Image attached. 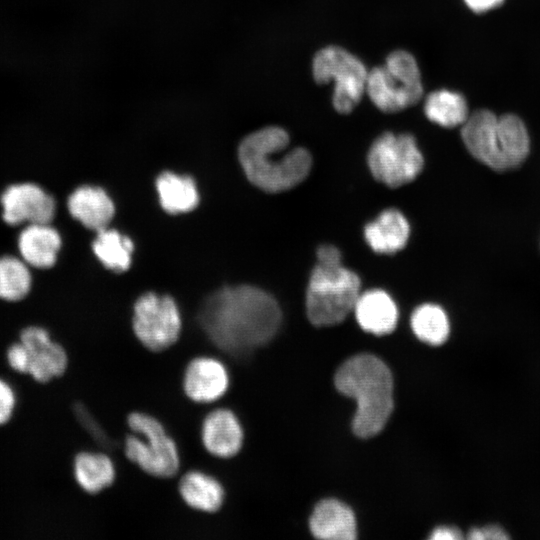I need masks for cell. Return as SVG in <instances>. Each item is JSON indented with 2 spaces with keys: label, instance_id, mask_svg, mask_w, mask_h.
Masks as SVG:
<instances>
[{
  "label": "cell",
  "instance_id": "obj_17",
  "mask_svg": "<svg viewBox=\"0 0 540 540\" xmlns=\"http://www.w3.org/2000/svg\"><path fill=\"white\" fill-rule=\"evenodd\" d=\"M353 311L363 330L379 336L391 333L398 320L395 302L388 293L380 289L360 294Z\"/></svg>",
  "mask_w": 540,
  "mask_h": 540
},
{
  "label": "cell",
  "instance_id": "obj_3",
  "mask_svg": "<svg viewBox=\"0 0 540 540\" xmlns=\"http://www.w3.org/2000/svg\"><path fill=\"white\" fill-rule=\"evenodd\" d=\"M334 381L339 392L356 401L353 432L361 438L379 433L394 405L393 378L387 365L374 355L358 354L340 366Z\"/></svg>",
  "mask_w": 540,
  "mask_h": 540
},
{
  "label": "cell",
  "instance_id": "obj_32",
  "mask_svg": "<svg viewBox=\"0 0 540 540\" xmlns=\"http://www.w3.org/2000/svg\"><path fill=\"white\" fill-rule=\"evenodd\" d=\"M459 538H461V533L453 527H439L430 536V539L433 540H455Z\"/></svg>",
  "mask_w": 540,
  "mask_h": 540
},
{
  "label": "cell",
  "instance_id": "obj_8",
  "mask_svg": "<svg viewBox=\"0 0 540 540\" xmlns=\"http://www.w3.org/2000/svg\"><path fill=\"white\" fill-rule=\"evenodd\" d=\"M367 163L377 181L397 188L421 173L424 158L413 135L385 132L370 146Z\"/></svg>",
  "mask_w": 540,
  "mask_h": 540
},
{
  "label": "cell",
  "instance_id": "obj_10",
  "mask_svg": "<svg viewBox=\"0 0 540 540\" xmlns=\"http://www.w3.org/2000/svg\"><path fill=\"white\" fill-rule=\"evenodd\" d=\"M2 218L11 226L50 223L56 212L52 195L32 182L9 185L0 196Z\"/></svg>",
  "mask_w": 540,
  "mask_h": 540
},
{
  "label": "cell",
  "instance_id": "obj_13",
  "mask_svg": "<svg viewBox=\"0 0 540 540\" xmlns=\"http://www.w3.org/2000/svg\"><path fill=\"white\" fill-rule=\"evenodd\" d=\"M229 374L216 358L201 356L187 365L183 377L186 396L197 403H212L228 390Z\"/></svg>",
  "mask_w": 540,
  "mask_h": 540
},
{
  "label": "cell",
  "instance_id": "obj_30",
  "mask_svg": "<svg viewBox=\"0 0 540 540\" xmlns=\"http://www.w3.org/2000/svg\"><path fill=\"white\" fill-rule=\"evenodd\" d=\"M468 538L474 539V540H481V539H506L508 538L505 531L495 525L486 526L483 528H474L470 530L468 534Z\"/></svg>",
  "mask_w": 540,
  "mask_h": 540
},
{
  "label": "cell",
  "instance_id": "obj_5",
  "mask_svg": "<svg viewBox=\"0 0 540 540\" xmlns=\"http://www.w3.org/2000/svg\"><path fill=\"white\" fill-rule=\"evenodd\" d=\"M317 259L306 291L307 317L317 327L336 325L354 310L360 278L343 266L341 252L333 245H321Z\"/></svg>",
  "mask_w": 540,
  "mask_h": 540
},
{
  "label": "cell",
  "instance_id": "obj_29",
  "mask_svg": "<svg viewBox=\"0 0 540 540\" xmlns=\"http://www.w3.org/2000/svg\"><path fill=\"white\" fill-rule=\"evenodd\" d=\"M15 406L13 389L0 379V425L10 420Z\"/></svg>",
  "mask_w": 540,
  "mask_h": 540
},
{
  "label": "cell",
  "instance_id": "obj_1",
  "mask_svg": "<svg viewBox=\"0 0 540 540\" xmlns=\"http://www.w3.org/2000/svg\"><path fill=\"white\" fill-rule=\"evenodd\" d=\"M281 318L274 297L250 285L216 291L199 312L200 325L211 342L234 358H244L269 342L277 333Z\"/></svg>",
  "mask_w": 540,
  "mask_h": 540
},
{
  "label": "cell",
  "instance_id": "obj_22",
  "mask_svg": "<svg viewBox=\"0 0 540 540\" xmlns=\"http://www.w3.org/2000/svg\"><path fill=\"white\" fill-rule=\"evenodd\" d=\"M160 204L171 214L193 210L199 200L196 184L189 176L163 172L156 180Z\"/></svg>",
  "mask_w": 540,
  "mask_h": 540
},
{
  "label": "cell",
  "instance_id": "obj_31",
  "mask_svg": "<svg viewBox=\"0 0 540 540\" xmlns=\"http://www.w3.org/2000/svg\"><path fill=\"white\" fill-rule=\"evenodd\" d=\"M504 0H464L465 4L476 13L492 10L502 4Z\"/></svg>",
  "mask_w": 540,
  "mask_h": 540
},
{
  "label": "cell",
  "instance_id": "obj_7",
  "mask_svg": "<svg viewBox=\"0 0 540 540\" xmlns=\"http://www.w3.org/2000/svg\"><path fill=\"white\" fill-rule=\"evenodd\" d=\"M127 422L135 434L125 440L126 457L151 476H174L180 466L179 452L161 422L143 412L130 413Z\"/></svg>",
  "mask_w": 540,
  "mask_h": 540
},
{
  "label": "cell",
  "instance_id": "obj_12",
  "mask_svg": "<svg viewBox=\"0 0 540 540\" xmlns=\"http://www.w3.org/2000/svg\"><path fill=\"white\" fill-rule=\"evenodd\" d=\"M423 87H413L392 75L383 65L368 72L365 94L384 113H397L416 105L423 97Z\"/></svg>",
  "mask_w": 540,
  "mask_h": 540
},
{
  "label": "cell",
  "instance_id": "obj_6",
  "mask_svg": "<svg viewBox=\"0 0 540 540\" xmlns=\"http://www.w3.org/2000/svg\"><path fill=\"white\" fill-rule=\"evenodd\" d=\"M311 70L317 84H334L332 104L339 114L351 113L362 100L369 70L347 49L338 45L319 49L313 56Z\"/></svg>",
  "mask_w": 540,
  "mask_h": 540
},
{
  "label": "cell",
  "instance_id": "obj_20",
  "mask_svg": "<svg viewBox=\"0 0 540 540\" xmlns=\"http://www.w3.org/2000/svg\"><path fill=\"white\" fill-rule=\"evenodd\" d=\"M179 493L189 507L207 513L219 510L225 495L223 486L216 478L198 470L182 476Z\"/></svg>",
  "mask_w": 540,
  "mask_h": 540
},
{
  "label": "cell",
  "instance_id": "obj_21",
  "mask_svg": "<svg viewBox=\"0 0 540 540\" xmlns=\"http://www.w3.org/2000/svg\"><path fill=\"white\" fill-rule=\"evenodd\" d=\"M423 110L428 120L444 128L462 126L469 116L464 96L448 89L429 93L425 98Z\"/></svg>",
  "mask_w": 540,
  "mask_h": 540
},
{
  "label": "cell",
  "instance_id": "obj_28",
  "mask_svg": "<svg viewBox=\"0 0 540 540\" xmlns=\"http://www.w3.org/2000/svg\"><path fill=\"white\" fill-rule=\"evenodd\" d=\"M74 413L81 425L99 445L106 449H112L115 447V443L105 433L96 419L83 404L76 403L74 405Z\"/></svg>",
  "mask_w": 540,
  "mask_h": 540
},
{
  "label": "cell",
  "instance_id": "obj_18",
  "mask_svg": "<svg viewBox=\"0 0 540 540\" xmlns=\"http://www.w3.org/2000/svg\"><path fill=\"white\" fill-rule=\"evenodd\" d=\"M67 206L72 217L85 227L99 231L107 227L114 215V205L107 193L94 186L76 188Z\"/></svg>",
  "mask_w": 540,
  "mask_h": 540
},
{
  "label": "cell",
  "instance_id": "obj_14",
  "mask_svg": "<svg viewBox=\"0 0 540 540\" xmlns=\"http://www.w3.org/2000/svg\"><path fill=\"white\" fill-rule=\"evenodd\" d=\"M243 437L242 426L229 409H215L202 422V443L215 457L230 458L236 455L242 447Z\"/></svg>",
  "mask_w": 540,
  "mask_h": 540
},
{
  "label": "cell",
  "instance_id": "obj_26",
  "mask_svg": "<svg viewBox=\"0 0 540 540\" xmlns=\"http://www.w3.org/2000/svg\"><path fill=\"white\" fill-rule=\"evenodd\" d=\"M29 267L21 257L0 256V299L15 302L28 295L32 285Z\"/></svg>",
  "mask_w": 540,
  "mask_h": 540
},
{
  "label": "cell",
  "instance_id": "obj_11",
  "mask_svg": "<svg viewBox=\"0 0 540 540\" xmlns=\"http://www.w3.org/2000/svg\"><path fill=\"white\" fill-rule=\"evenodd\" d=\"M20 342L26 354L25 373L36 381L45 383L65 372L67 354L61 345L51 340L47 330L29 326L22 330Z\"/></svg>",
  "mask_w": 540,
  "mask_h": 540
},
{
  "label": "cell",
  "instance_id": "obj_24",
  "mask_svg": "<svg viewBox=\"0 0 540 540\" xmlns=\"http://www.w3.org/2000/svg\"><path fill=\"white\" fill-rule=\"evenodd\" d=\"M411 328L419 340L437 346L447 340L450 334V321L441 306L425 303L413 311Z\"/></svg>",
  "mask_w": 540,
  "mask_h": 540
},
{
  "label": "cell",
  "instance_id": "obj_27",
  "mask_svg": "<svg viewBox=\"0 0 540 540\" xmlns=\"http://www.w3.org/2000/svg\"><path fill=\"white\" fill-rule=\"evenodd\" d=\"M384 66L391 74L408 85L423 87L419 65L410 52L403 49L390 52L386 57Z\"/></svg>",
  "mask_w": 540,
  "mask_h": 540
},
{
  "label": "cell",
  "instance_id": "obj_2",
  "mask_svg": "<svg viewBox=\"0 0 540 540\" xmlns=\"http://www.w3.org/2000/svg\"><path fill=\"white\" fill-rule=\"evenodd\" d=\"M289 134L270 125L246 135L238 146L239 162L251 183L278 193L301 183L309 174L312 157L303 147L288 150Z\"/></svg>",
  "mask_w": 540,
  "mask_h": 540
},
{
  "label": "cell",
  "instance_id": "obj_25",
  "mask_svg": "<svg viewBox=\"0 0 540 540\" xmlns=\"http://www.w3.org/2000/svg\"><path fill=\"white\" fill-rule=\"evenodd\" d=\"M93 251L105 267L115 272L127 270L131 264L133 242L125 235L107 227L97 231Z\"/></svg>",
  "mask_w": 540,
  "mask_h": 540
},
{
  "label": "cell",
  "instance_id": "obj_19",
  "mask_svg": "<svg viewBox=\"0 0 540 540\" xmlns=\"http://www.w3.org/2000/svg\"><path fill=\"white\" fill-rule=\"evenodd\" d=\"M410 226L396 209L384 210L364 228V237L371 249L380 254H394L408 241Z\"/></svg>",
  "mask_w": 540,
  "mask_h": 540
},
{
  "label": "cell",
  "instance_id": "obj_16",
  "mask_svg": "<svg viewBox=\"0 0 540 540\" xmlns=\"http://www.w3.org/2000/svg\"><path fill=\"white\" fill-rule=\"evenodd\" d=\"M309 526L314 537L325 540H353L356 519L352 510L335 499L320 501L314 508Z\"/></svg>",
  "mask_w": 540,
  "mask_h": 540
},
{
  "label": "cell",
  "instance_id": "obj_23",
  "mask_svg": "<svg viewBox=\"0 0 540 540\" xmlns=\"http://www.w3.org/2000/svg\"><path fill=\"white\" fill-rule=\"evenodd\" d=\"M73 469L78 485L90 494L109 487L116 475L111 458L100 452H80L75 457Z\"/></svg>",
  "mask_w": 540,
  "mask_h": 540
},
{
  "label": "cell",
  "instance_id": "obj_15",
  "mask_svg": "<svg viewBox=\"0 0 540 540\" xmlns=\"http://www.w3.org/2000/svg\"><path fill=\"white\" fill-rule=\"evenodd\" d=\"M17 247L21 258L31 267H52L61 248V236L50 223L26 225L19 233Z\"/></svg>",
  "mask_w": 540,
  "mask_h": 540
},
{
  "label": "cell",
  "instance_id": "obj_9",
  "mask_svg": "<svg viewBox=\"0 0 540 540\" xmlns=\"http://www.w3.org/2000/svg\"><path fill=\"white\" fill-rule=\"evenodd\" d=\"M132 325L141 344L151 351L159 352L178 340L181 316L171 297L146 293L134 305Z\"/></svg>",
  "mask_w": 540,
  "mask_h": 540
},
{
  "label": "cell",
  "instance_id": "obj_4",
  "mask_svg": "<svg viewBox=\"0 0 540 540\" xmlns=\"http://www.w3.org/2000/svg\"><path fill=\"white\" fill-rule=\"evenodd\" d=\"M461 138L474 159L497 172L517 169L530 153L528 129L514 114L477 110L461 126Z\"/></svg>",
  "mask_w": 540,
  "mask_h": 540
}]
</instances>
